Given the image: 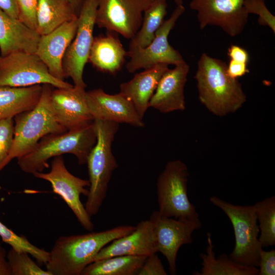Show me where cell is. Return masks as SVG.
Segmentation results:
<instances>
[{"label":"cell","instance_id":"25","mask_svg":"<svg viewBox=\"0 0 275 275\" xmlns=\"http://www.w3.org/2000/svg\"><path fill=\"white\" fill-rule=\"evenodd\" d=\"M208 245L206 254L200 255L202 259V268L199 275H258L257 267L246 266L238 263L230 258L226 254H222L217 258L213 251L211 234L207 233ZM196 274V275H197Z\"/></svg>","mask_w":275,"mask_h":275},{"label":"cell","instance_id":"21","mask_svg":"<svg viewBox=\"0 0 275 275\" xmlns=\"http://www.w3.org/2000/svg\"><path fill=\"white\" fill-rule=\"evenodd\" d=\"M40 35L0 9V50L5 56L15 51L35 53Z\"/></svg>","mask_w":275,"mask_h":275},{"label":"cell","instance_id":"40","mask_svg":"<svg viewBox=\"0 0 275 275\" xmlns=\"http://www.w3.org/2000/svg\"><path fill=\"white\" fill-rule=\"evenodd\" d=\"M85 1V0H69L78 16Z\"/></svg>","mask_w":275,"mask_h":275},{"label":"cell","instance_id":"4","mask_svg":"<svg viewBox=\"0 0 275 275\" xmlns=\"http://www.w3.org/2000/svg\"><path fill=\"white\" fill-rule=\"evenodd\" d=\"M42 86L41 95L35 107L14 118L12 146L7 157L0 165V172L13 159L31 152L43 136L67 131L58 123L52 111L50 96L54 87L49 84Z\"/></svg>","mask_w":275,"mask_h":275},{"label":"cell","instance_id":"29","mask_svg":"<svg viewBox=\"0 0 275 275\" xmlns=\"http://www.w3.org/2000/svg\"><path fill=\"white\" fill-rule=\"evenodd\" d=\"M0 237L11 248L17 252L28 253L40 264L45 265L49 260V252L34 245L25 236L17 235L1 221Z\"/></svg>","mask_w":275,"mask_h":275},{"label":"cell","instance_id":"9","mask_svg":"<svg viewBox=\"0 0 275 275\" xmlns=\"http://www.w3.org/2000/svg\"><path fill=\"white\" fill-rule=\"evenodd\" d=\"M98 0H85L78 16L75 36L67 48L62 62L64 78H71L74 86L86 88L83 79L85 66L93 41Z\"/></svg>","mask_w":275,"mask_h":275},{"label":"cell","instance_id":"14","mask_svg":"<svg viewBox=\"0 0 275 275\" xmlns=\"http://www.w3.org/2000/svg\"><path fill=\"white\" fill-rule=\"evenodd\" d=\"M245 1L191 0L189 7L197 12L201 29L207 25H216L228 35L235 37L243 31L248 23Z\"/></svg>","mask_w":275,"mask_h":275},{"label":"cell","instance_id":"16","mask_svg":"<svg viewBox=\"0 0 275 275\" xmlns=\"http://www.w3.org/2000/svg\"><path fill=\"white\" fill-rule=\"evenodd\" d=\"M50 103L57 121L67 131L93 122L85 88L73 86L70 88L53 89Z\"/></svg>","mask_w":275,"mask_h":275},{"label":"cell","instance_id":"20","mask_svg":"<svg viewBox=\"0 0 275 275\" xmlns=\"http://www.w3.org/2000/svg\"><path fill=\"white\" fill-rule=\"evenodd\" d=\"M168 66L166 64H156L120 84V93L133 103L141 118L149 107L150 99L161 76L169 69Z\"/></svg>","mask_w":275,"mask_h":275},{"label":"cell","instance_id":"1","mask_svg":"<svg viewBox=\"0 0 275 275\" xmlns=\"http://www.w3.org/2000/svg\"><path fill=\"white\" fill-rule=\"evenodd\" d=\"M135 228L122 225L103 231L61 236L49 252L46 269L51 275H81L103 247L114 240L130 233Z\"/></svg>","mask_w":275,"mask_h":275},{"label":"cell","instance_id":"15","mask_svg":"<svg viewBox=\"0 0 275 275\" xmlns=\"http://www.w3.org/2000/svg\"><path fill=\"white\" fill-rule=\"evenodd\" d=\"M88 108L94 120L143 127L145 124L133 103L121 93L112 95L99 88L86 92Z\"/></svg>","mask_w":275,"mask_h":275},{"label":"cell","instance_id":"39","mask_svg":"<svg viewBox=\"0 0 275 275\" xmlns=\"http://www.w3.org/2000/svg\"><path fill=\"white\" fill-rule=\"evenodd\" d=\"M0 275H11L7 259V253L0 243Z\"/></svg>","mask_w":275,"mask_h":275},{"label":"cell","instance_id":"41","mask_svg":"<svg viewBox=\"0 0 275 275\" xmlns=\"http://www.w3.org/2000/svg\"><path fill=\"white\" fill-rule=\"evenodd\" d=\"M177 6L183 5V0H172Z\"/></svg>","mask_w":275,"mask_h":275},{"label":"cell","instance_id":"22","mask_svg":"<svg viewBox=\"0 0 275 275\" xmlns=\"http://www.w3.org/2000/svg\"><path fill=\"white\" fill-rule=\"evenodd\" d=\"M113 32L94 37L88 62L98 71L116 74L124 64L126 51L118 37Z\"/></svg>","mask_w":275,"mask_h":275},{"label":"cell","instance_id":"17","mask_svg":"<svg viewBox=\"0 0 275 275\" xmlns=\"http://www.w3.org/2000/svg\"><path fill=\"white\" fill-rule=\"evenodd\" d=\"M78 17L40 36L35 53L55 78L64 80L62 62L66 50L74 38Z\"/></svg>","mask_w":275,"mask_h":275},{"label":"cell","instance_id":"11","mask_svg":"<svg viewBox=\"0 0 275 275\" xmlns=\"http://www.w3.org/2000/svg\"><path fill=\"white\" fill-rule=\"evenodd\" d=\"M185 10L183 5L177 6L171 16L164 20L156 31L154 38L148 46L128 49L127 56L130 59L126 67L129 73L141 69H145L158 64L176 66L185 62L180 52L168 41L170 32Z\"/></svg>","mask_w":275,"mask_h":275},{"label":"cell","instance_id":"31","mask_svg":"<svg viewBox=\"0 0 275 275\" xmlns=\"http://www.w3.org/2000/svg\"><path fill=\"white\" fill-rule=\"evenodd\" d=\"M244 7L248 14L259 16L258 21L260 25L269 27L275 33V17L267 9L264 0H245Z\"/></svg>","mask_w":275,"mask_h":275},{"label":"cell","instance_id":"12","mask_svg":"<svg viewBox=\"0 0 275 275\" xmlns=\"http://www.w3.org/2000/svg\"><path fill=\"white\" fill-rule=\"evenodd\" d=\"M149 220L151 223L157 243V252L167 259L171 274H176V258L180 248L193 242L194 232L200 229L199 219L173 218L154 211Z\"/></svg>","mask_w":275,"mask_h":275},{"label":"cell","instance_id":"3","mask_svg":"<svg viewBox=\"0 0 275 275\" xmlns=\"http://www.w3.org/2000/svg\"><path fill=\"white\" fill-rule=\"evenodd\" d=\"M96 140L93 122L63 133L49 134L43 136L31 152L18 158L17 163L23 172L32 174L48 168L51 158L64 154H73L79 164H86Z\"/></svg>","mask_w":275,"mask_h":275},{"label":"cell","instance_id":"18","mask_svg":"<svg viewBox=\"0 0 275 275\" xmlns=\"http://www.w3.org/2000/svg\"><path fill=\"white\" fill-rule=\"evenodd\" d=\"M189 67L186 63L169 68L161 76L152 96L149 107L161 113L185 108L184 89Z\"/></svg>","mask_w":275,"mask_h":275},{"label":"cell","instance_id":"35","mask_svg":"<svg viewBox=\"0 0 275 275\" xmlns=\"http://www.w3.org/2000/svg\"><path fill=\"white\" fill-rule=\"evenodd\" d=\"M258 275L275 274V250L265 251L262 248L259 252Z\"/></svg>","mask_w":275,"mask_h":275},{"label":"cell","instance_id":"26","mask_svg":"<svg viewBox=\"0 0 275 275\" xmlns=\"http://www.w3.org/2000/svg\"><path fill=\"white\" fill-rule=\"evenodd\" d=\"M146 257L124 255L97 260L89 264L81 275L138 274Z\"/></svg>","mask_w":275,"mask_h":275},{"label":"cell","instance_id":"34","mask_svg":"<svg viewBox=\"0 0 275 275\" xmlns=\"http://www.w3.org/2000/svg\"><path fill=\"white\" fill-rule=\"evenodd\" d=\"M138 274L167 275V273L161 260L155 253L146 257Z\"/></svg>","mask_w":275,"mask_h":275},{"label":"cell","instance_id":"23","mask_svg":"<svg viewBox=\"0 0 275 275\" xmlns=\"http://www.w3.org/2000/svg\"><path fill=\"white\" fill-rule=\"evenodd\" d=\"M42 85L25 87L0 86V120L33 109L39 101Z\"/></svg>","mask_w":275,"mask_h":275},{"label":"cell","instance_id":"5","mask_svg":"<svg viewBox=\"0 0 275 275\" xmlns=\"http://www.w3.org/2000/svg\"><path fill=\"white\" fill-rule=\"evenodd\" d=\"M93 123L97 140L87 160L90 186L85 205L91 217L97 214L101 208L112 174L118 167L112 145L119 124L98 119Z\"/></svg>","mask_w":275,"mask_h":275},{"label":"cell","instance_id":"19","mask_svg":"<svg viewBox=\"0 0 275 275\" xmlns=\"http://www.w3.org/2000/svg\"><path fill=\"white\" fill-rule=\"evenodd\" d=\"M157 253L156 239L149 219L140 222L133 231L103 247L94 261L115 256L148 257Z\"/></svg>","mask_w":275,"mask_h":275},{"label":"cell","instance_id":"36","mask_svg":"<svg viewBox=\"0 0 275 275\" xmlns=\"http://www.w3.org/2000/svg\"><path fill=\"white\" fill-rule=\"evenodd\" d=\"M228 75L232 78L237 79L249 72L247 64L230 60L227 66Z\"/></svg>","mask_w":275,"mask_h":275},{"label":"cell","instance_id":"27","mask_svg":"<svg viewBox=\"0 0 275 275\" xmlns=\"http://www.w3.org/2000/svg\"><path fill=\"white\" fill-rule=\"evenodd\" d=\"M166 0H154L144 11L141 26L135 35L130 39L128 49L145 48L155 37L167 13Z\"/></svg>","mask_w":275,"mask_h":275},{"label":"cell","instance_id":"10","mask_svg":"<svg viewBox=\"0 0 275 275\" xmlns=\"http://www.w3.org/2000/svg\"><path fill=\"white\" fill-rule=\"evenodd\" d=\"M51 169L48 173L36 172V178L49 182L53 192L59 195L76 216L80 225L87 231H92L94 226L80 201V195L89 194V180L78 178L70 173L66 168L62 155L53 157Z\"/></svg>","mask_w":275,"mask_h":275},{"label":"cell","instance_id":"32","mask_svg":"<svg viewBox=\"0 0 275 275\" xmlns=\"http://www.w3.org/2000/svg\"><path fill=\"white\" fill-rule=\"evenodd\" d=\"M18 19L29 28L36 31L37 12L39 0H16Z\"/></svg>","mask_w":275,"mask_h":275},{"label":"cell","instance_id":"2","mask_svg":"<svg viewBox=\"0 0 275 275\" xmlns=\"http://www.w3.org/2000/svg\"><path fill=\"white\" fill-rule=\"evenodd\" d=\"M227 68L225 62L203 53L195 76L200 102L218 116L235 112L246 100L240 84L228 75Z\"/></svg>","mask_w":275,"mask_h":275},{"label":"cell","instance_id":"6","mask_svg":"<svg viewBox=\"0 0 275 275\" xmlns=\"http://www.w3.org/2000/svg\"><path fill=\"white\" fill-rule=\"evenodd\" d=\"M210 201L226 214L232 225L235 243L230 258L242 265L258 267L259 252L263 248L259 240V228L254 205H234L216 196L211 197Z\"/></svg>","mask_w":275,"mask_h":275},{"label":"cell","instance_id":"8","mask_svg":"<svg viewBox=\"0 0 275 275\" xmlns=\"http://www.w3.org/2000/svg\"><path fill=\"white\" fill-rule=\"evenodd\" d=\"M43 84L55 88L73 87L53 77L35 53L15 51L0 56V86L25 87Z\"/></svg>","mask_w":275,"mask_h":275},{"label":"cell","instance_id":"24","mask_svg":"<svg viewBox=\"0 0 275 275\" xmlns=\"http://www.w3.org/2000/svg\"><path fill=\"white\" fill-rule=\"evenodd\" d=\"M78 17L69 0H39L36 31L46 35Z\"/></svg>","mask_w":275,"mask_h":275},{"label":"cell","instance_id":"37","mask_svg":"<svg viewBox=\"0 0 275 275\" xmlns=\"http://www.w3.org/2000/svg\"><path fill=\"white\" fill-rule=\"evenodd\" d=\"M228 56L230 59L236 62L248 64L249 55L244 48L236 45H231L228 49Z\"/></svg>","mask_w":275,"mask_h":275},{"label":"cell","instance_id":"38","mask_svg":"<svg viewBox=\"0 0 275 275\" xmlns=\"http://www.w3.org/2000/svg\"><path fill=\"white\" fill-rule=\"evenodd\" d=\"M0 9L10 16L18 19V11L16 0H0Z\"/></svg>","mask_w":275,"mask_h":275},{"label":"cell","instance_id":"33","mask_svg":"<svg viewBox=\"0 0 275 275\" xmlns=\"http://www.w3.org/2000/svg\"><path fill=\"white\" fill-rule=\"evenodd\" d=\"M14 125L13 118L0 120V165L7 157L11 149Z\"/></svg>","mask_w":275,"mask_h":275},{"label":"cell","instance_id":"13","mask_svg":"<svg viewBox=\"0 0 275 275\" xmlns=\"http://www.w3.org/2000/svg\"><path fill=\"white\" fill-rule=\"evenodd\" d=\"M154 0H98L95 24L131 39L139 30L144 11Z\"/></svg>","mask_w":275,"mask_h":275},{"label":"cell","instance_id":"28","mask_svg":"<svg viewBox=\"0 0 275 275\" xmlns=\"http://www.w3.org/2000/svg\"><path fill=\"white\" fill-rule=\"evenodd\" d=\"M259 224V240L262 248L275 245V197L256 202L254 205Z\"/></svg>","mask_w":275,"mask_h":275},{"label":"cell","instance_id":"7","mask_svg":"<svg viewBox=\"0 0 275 275\" xmlns=\"http://www.w3.org/2000/svg\"><path fill=\"white\" fill-rule=\"evenodd\" d=\"M188 168L181 160L166 164L156 183L158 211L161 215L175 218L199 219L188 197Z\"/></svg>","mask_w":275,"mask_h":275},{"label":"cell","instance_id":"30","mask_svg":"<svg viewBox=\"0 0 275 275\" xmlns=\"http://www.w3.org/2000/svg\"><path fill=\"white\" fill-rule=\"evenodd\" d=\"M30 255L11 248L7 254V259L11 275H51L46 269L41 268Z\"/></svg>","mask_w":275,"mask_h":275}]
</instances>
